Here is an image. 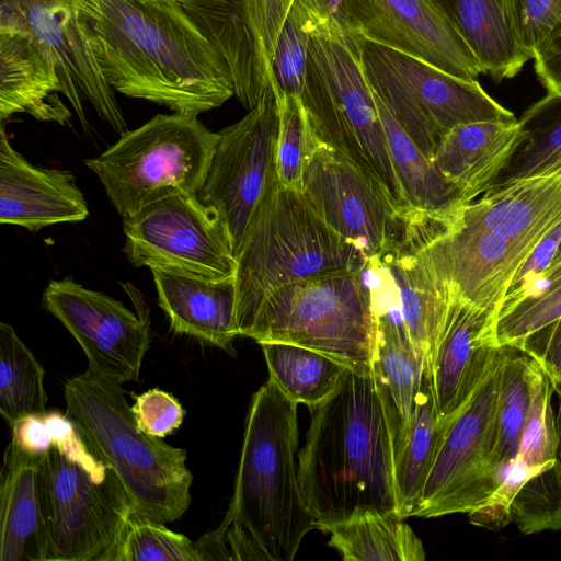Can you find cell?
I'll return each mask as SVG.
<instances>
[{
	"label": "cell",
	"mask_w": 561,
	"mask_h": 561,
	"mask_svg": "<svg viewBox=\"0 0 561 561\" xmlns=\"http://www.w3.org/2000/svg\"><path fill=\"white\" fill-rule=\"evenodd\" d=\"M70 1L114 91L197 115L234 95L228 67L179 0Z\"/></svg>",
	"instance_id": "cell-1"
},
{
	"label": "cell",
	"mask_w": 561,
	"mask_h": 561,
	"mask_svg": "<svg viewBox=\"0 0 561 561\" xmlns=\"http://www.w3.org/2000/svg\"><path fill=\"white\" fill-rule=\"evenodd\" d=\"M560 222L561 174L536 175L428 214V249L451 296L496 318L522 266Z\"/></svg>",
	"instance_id": "cell-2"
},
{
	"label": "cell",
	"mask_w": 561,
	"mask_h": 561,
	"mask_svg": "<svg viewBox=\"0 0 561 561\" xmlns=\"http://www.w3.org/2000/svg\"><path fill=\"white\" fill-rule=\"evenodd\" d=\"M309 410L299 484L317 529L365 512L399 516L392 438L371 371L347 368L336 390Z\"/></svg>",
	"instance_id": "cell-3"
},
{
	"label": "cell",
	"mask_w": 561,
	"mask_h": 561,
	"mask_svg": "<svg viewBox=\"0 0 561 561\" xmlns=\"http://www.w3.org/2000/svg\"><path fill=\"white\" fill-rule=\"evenodd\" d=\"M297 404L268 379L252 397L219 528L230 560L291 561L317 528L299 484Z\"/></svg>",
	"instance_id": "cell-4"
},
{
	"label": "cell",
	"mask_w": 561,
	"mask_h": 561,
	"mask_svg": "<svg viewBox=\"0 0 561 561\" xmlns=\"http://www.w3.org/2000/svg\"><path fill=\"white\" fill-rule=\"evenodd\" d=\"M64 398L66 415L88 449L119 478L136 513L161 523L184 515L193 483L187 453L138 426L121 383L87 369L65 382Z\"/></svg>",
	"instance_id": "cell-5"
},
{
	"label": "cell",
	"mask_w": 561,
	"mask_h": 561,
	"mask_svg": "<svg viewBox=\"0 0 561 561\" xmlns=\"http://www.w3.org/2000/svg\"><path fill=\"white\" fill-rule=\"evenodd\" d=\"M45 417L50 436L39 463L45 561H115L134 504L66 413L49 411Z\"/></svg>",
	"instance_id": "cell-6"
},
{
	"label": "cell",
	"mask_w": 561,
	"mask_h": 561,
	"mask_svg": "<svg viewBox=\"0 0 561 561\" xmlns=\"http://www.w3.org/2000/svg\"><path fill=\"white\" fill-rule=\"evenodd\" d=\"M236 259V323L241 336L274 289L368 264L364 252L332 229L301 191L277 180L259 203Z\"/></svg>",
	"instance_id": "cell-7"
},
{
	"label": "cell",
	"mask_w": 561,
	"mask_h": 561,
	"mask_svg": "<svg viewBox=\"0 0 561 561\" xmlns=\"http://www.w3.org/2000/svg\"><path fill=\"white\" fill-rule=\"evenodd\" d=\"M310 33L299 98L318 137L376 180L401 211L410 209L364 72L358 35L332 26Z\"/></svg>",
	"instance_id": "cell-8"
},
{
	"label": "cell",
	"mask_w": 561,
	"mask_h": 561,
	"mask_svg": "<svg viewBox=\"0 0 561 561\" xmlns=\"http://www.w3.org/2000/svg\"><path fill=\"white\" fill-rule=\"evenodd\" d=\"M376 317L367 266L280 286L265 298L243 336L320 352L370 373Z\"/></svg>",
	"instance_id": "cell-9"
},
{
	"label": "cell",
	"mask_w": 561,
	"mask_h": 561,
	"mask_svg": "<svg viewBox=\"0 0 561 561\" xmlns=\"http://www.w3.org/2000/svg\"><path fill=\"white\" fill-rule=\"evenodd\" d=\"M197 116L158 114L85 160L122 218L176 193L197 194L218 139Z\"/></svg>",
	"instance_id": "cell-10"
},
{
	"label": "cell",
	"mask_w": 561,
	"mask_h": 561,
	"mask_svg": "<svg viewBox=\"0 0 561 561\" xmlns=\"http://www.w3.org/2000/svg\"><path fill=\"white\" fill-rule=\"evenodd\" d=\"M358 41L373 94L430 161L456 126L517 119L478 80L456 77L359 35Z\"/></svg>",
	"instance_id": "cell-11"
},
{
	"label": "cell",
	"mask_w": 561,
	"mask_h": 561,
	"mask_svg": "<svg viewBox=\"0 0 561 561\" xmlns=\"http://www.w3.org/2000/svg\"><path fill=\"white\" fill-rule=\"evenodd\" d=\"M124 252L135 267L219 280L237 259L219 215L197 195L176 193L123 218Z\"/></svg>",
	"instance_id": "cell-12"
},
{
	"label": "cell",
	"mask_w": 561,
	"mask_h": 561,
	"mask_svg": "<svg viewBox=\"0 0 561 561\" xmlns=\"http://www.w3.org/2000/svg\"><path fill=\"white\" fill-rule=\"evenodd\" d=\"M278 108L273 90L237 123L218 131L211 160L197 192L213 208L230 237L234 255L275 171Z\"/></svg>",
	"instance_id": "cell-13"
},
{
	"label": "cell",
	"mask_w": 561,
	"mask_h": 561,
	"mask_svg": "<svg viewBox=\"0 0 561 561\" xmlns=\"http://www.w3.org/2000/svg\"><path fill=\"white\" fill-rule=\"evenodd\" d=\"M137 313L71 277L50 280L43 308L76 339L88 358V370L121 383L137 381L150 344L149 310L134 288L128 291Z\"/></svg>",
	"instance_id": "cell-14"
},
{
	"label": "cell",
	"mask_w": 561,
	"mask_h": 561,
	"mask_svg": "<svg viewBox=\"0 0 561 561\" xmlns=\"http://www.w3.org/2000/svg\"><path fill=\"white\" fill-rule=\"evenodd\" d=\"M0 32L27 36L51 61L58 71L62 94L84 130L88 121L82 96L116 133L129 130L114 89L89 46L82 16L70 0H1Z\"/></svg>",
	"instance_id": "cell-15"
},
{
	"label": "cell",
	"mask_w": 561,
	"mask_h": 561,
	"mask_svg": "<svg viewBox=\"0 0 561 561\" xmlns=\"http://www.w3.org/2000/svg\"><path fill=\"white\" fill-rule=\"evenodd\" d=\"M502 346L494 364L456 416L443 428L416 517L469 513L493 494L488 480Z\"/></svg>",
	"instance_id": "cell-16"
},
{
	"label": "cell",
	"mask_w": 561,
	"mask_h": 561,
	"mask_svg": "<svg viewBox=\"0 0 561 561\" xmlns=\"http://www.w3.org/2000/svg\"><path fill=\"white\" fill-rule=\"evenodd\" d=\"M301 192L320 217L355 243L368 262L382 256L402 232L405 211L376 180L323 142L308 162Z\"/></svg>",
	"instance_id": "cell-17"
},
{
	"label": "cell",
	"mask_w": 561,
	"mask_h": 561,
	"mask_svg": "<svg viewBox=\"0 0 561 561\" xmlns=\"http://www.w3.org/2000/svg\"><path fill=\"white\" fill-rule=\"evenodd\" d=\"M228 67L248 110L272 89L273 54L294 0H179Z\"/></svg>",
	"instance_id": "cell-18"
},
{
	"label": "cell",
	"mask_w": 561,
	"mask_h": 561,
	"mask_svg": "<svg viewBox=\"0 0 561 561\" xmlns=\"http://www.w3.org/2000/svg\"><path fill=\"white\" fill-rule=\"evenodd\" d=\"M348 27L368 41L456 77L478 80L482 73L437 0H351Z\"/></svg>",
	"instance_id": "cell-19"
},
{
	"label": "cell",
	"mask_w": 561,
	"mask_h": 561,
	"mask_svg": "<svg viewBox=\"0 0 561 561\" xmlns=\"http://www.w3.org/2000/svg\"><path fill=\"white\" fill-rule=\"evenodd\" d=\"M427 216L410 209L394 244L374 260L387 271L415 351L431 358L446 320L451 294L428 249Z\"/></svg>",
	"instance_id": "cell-20"
},
{
	"label": "cell",
	"mask_w": 561,
	"mask_h": 561,
	"mask_svg": "<svg viewBox=\"0 0 561 561\" xmlns=\"http://www.w3.org/2000/svg\"><path fill=\"white\" fill-rule=\"evenodd\" d=\"M495 314L451 296L448 313L428 359L440 428L463 408L500 354Z\"/></svg>",
	"instance_id": "cell-21"
},
{
	"label": "cell",
	"mask_w": 561,
	"mask_h": 561,
	"mask_svg": "<svg viewBox=\"0 0 561 561\" xmlns=\"http://www.w3.org/2000/svg\"><path fill=\"white\" fill-rule=\"evenodd\" d=\"M87 201L68 170L38 168L11 145L4 125L0 131V224L38 231L82 221Z\"/></svg>",
	"instance_id": "cell-22"
},
{
	"label": "cell",
	"mask_w": 561,
	"mask_h": 561,
	"mask_svg": "<svg viewBox=\"0 0 561 561\" xmlns=\"http://www.w3.org/2000/svg\"><path fill=\"white\" fill-rule=\"evenodd\" d=\"M524 138L518 119L463 124L444 135L431 161L467 204L493 186Z\"/></svg>",
	"instance_id": "cell-23"
},
{
	"label": "cell",
	"mask_w": 561,
	"mask_h": 561,
	"mask_svg": "<svg viewBox=\"0 0 561 561\" xmlns=\"http://www.w3.org/2000/svg\"><path fill=\"white\" fill-rule=\"evenodd\" d=\"M158 304L171 329L236 355L234 276L208 280L151 270Z\"/></svg>",
	"instance_id": "cell-24"
},
{
	"label": "cell",
	"mask_w": 561,
	"mask_h": 561,
	"mask_svg": "<svg viewBox=\"0 0 561 561\" xmlns=\"http://www.w3.org/2000/svg\"><path fill=\"white\" fill-rule=\"evenodd\" d=\"M376 317L371 377L381 399L393 451L414 413L424 358L415 351L402 321L397 297L381 304L373 294Z\"/></svg>",
	"instance_id": "cell-25"
},
{
	"label": "cell",
	"mask_w": 561,
	"mask_h": 561,
	"mask_svg": "<svg viewBox=\"0 0 561 561\" xmlns=\"http://www.w3.org/2000/svg\"><path fill=\"white\" fill-rule=\"evenodd\" d=\"M41 458L7 446L0 485V561H45Z\"/></svg>",
	"instance_id": "cell-26"
},
{
	"label": "cell",
	"mask_w": 561,
	"mask_h": 561,
	"mask_svg": "<svg viewBox=\"0 0 561 561\" xmlns=\"http://www.w3.org/2000/svg\"><path fill=\"white\" fill-rule=\"evenodd\" d=\"M56 67L25 35L0 32V119L26 113L43 122L69 125ZM64 95V94H62Z\"/></svg>",
	"instance_id": "cell-27"
},
{
	"label": "cell",
	"mask_w": 561,
	"mask_h": 561,
	"mask_svg": "<svg viewBox=\"0 0 561 561\" xmlns=\"http://www.w3.org/2000/svg\"><path fill=\"white\" fill-rule=\"evenodd\" d=\"M543 371L523 351L502 346L499 398L488 480L493 494L504 482L518 453L526 420Z\"/></svg>",
	"instance_id": "cell-28"
},
{
	"label": "cell",
	"mask_w": 561,
	"mask_h": 561,
	"mask_svg": "<svg viewBox=\"0 0 561 561\" xmlns=\"http://www.w3.org/2000/svg\"><path fill=\"white\" fill-rule=\"evenodd\" d=\"M466 42L482 73L515 77L530 60L512 26L505 0H437Z\"/></svg>",
	"instance_id": "cell-29"
},
{
	"label": "cell",
	"mask_w": 561,
	"mask_h": 561,
	"mask_svg": "<svg viewBox=\"0 0 561 561\" xmlns=\"http://www.w3.org/2000/svg\"><path fill=\"white\" fill-rule=\"evenodd\" d=\"M442 435L428 359L424 360L413 416L393 451V478L401 518L415 516Z\"/></svg>",
	"instance_id": "cell-30"
},
{
	"label": "cell",
	"mask_w": 561,
	"mask_h": 561,
	"mask_svg": "<svg viewBox=\"0 0 561 561\" xmlns=\"http://www.w3.org/2000/svg\"><path fill=\"white\" fill-rule=\"evenodd\" d=\"M374 98L407 205L411 209L430 214H449L463 205L457 188L438 173L388 110Z\"/></svg>",
	"instance_id": "cell-31"
},
{
	"label": "cell",
	"mask_w": 561,
	"mask_h": 561,
	"mask_svg": "<svg viewBox=\"0 0 561 561\" xmlns=\"http://www.w3.org/2000/svg\"><path fill=\"white\" fill-rule=\"evenodd\" d=\"M328 545L347 561H423L424 547L397 515L365 512L330 526Z\"/></svg>",
	"instance_id": "cell-32"
},
{
	"label": "cell",
	"mask_w": 561,
	"mask_h": 561,
	"mask_svg": "<svg viewBox=\"0 0 561 561\" xmlns=\"http://www.w3.org/2000/svg\"><path fill=\"white\" fill-rule=\"evenodd\" d=\"M270 379L296 403H321L340 386L348 368L314 350L284 342L261 343Z\"/></svg>",
	"instance_id": "cell-33"
},
{
	"label": "cell",
	"mask_w": 561,
	"mask_h": 561,
	"mask_svg": "<svg viewBox=\"0 0 561 561\" xmlns=\"http://www.w3.org/2000/svg\"><path fill=\"white\" fill-rule=\"evenodd\" d=\"M45 370L14 328L0 323V412L11 427L46 411Z\"/></svg>",
	"instance_id": "cell-34"
},
{
	"label": "cell",
	"mask_w": 561,
	"mask_h": 561,
	"mask_svg": "<svg viewBox=\"0 0 561 561\" xmlns=\"http://www.w3.org/2000/svg\"><path fill=\"white\" fill-rule=\"evenodd\" d=\"M518 121L525 138L491 188L561 169V95L547 93Z\"/></svg>",
	"instance_id": "cell-35"
},
{
	"label": "cell",
	"mask_w": 561,
	"mask_h": 561,
	"mask_svg": "<svg viewBox=\"0 0 561 561\" xmlns=\"http://www.w3.org/2000/svg\"><path fill=\"white\" fill-rule=\"evenodd\" d=\"M274 95L278 108L276 178L284 186L301 191L305 170L322 141L299 96Z\"/></svg>",
	"instance_id": "cell-36"
},
{
	"label": "cell",
	"mask_w": 561,
	"mask_h": 561,
	"mask_svg": "<svg viewBox=\"0 0 561 561\" xmlns=\"http://www.w3.org/2000/svg\"><path fill=\"white\" fill-rule=\"evenodd\" d=\"M510 515L525 535L561 529V442L553 461L518 486L510 503Z\"/></svg>",
	"instance_id": "cell-37"
},
{
	"label": "cell",
	"mask_w": 561,
	"mask_h": 561,
	"mask_svg": "<svg viewBox=\"0 0 561 561\" xmlns=\"http://www.w3.org/2000/svg\"><path fill=\"white\" fill-rule=\"evenodd\" d=\"M549 283L535 296L500 312L494 321V334L500 346H516L529 334L561 317V253L542 271Z\"/></svg>",
	"instance_id": "cell-38"
},
{
	"label": "cell",
	"mask_w": 561,
	"mask_h": 561,
	"mask_svg": "<svg viewBox=\"0 0 561 561\" xmlns=\"http://www.w3.org/2000/svg\"><path fill=\"white\" fill-rule=\"evenodd\" d=\"M163 524L134 512L115 561H202L195 542Z\"/></svg>",
	"instance_id": "cell-39"
},
{
	"label": "cell",
	"mask_w": 561,
	"mask_h": 561,
	"mask_svg": "<svg viewBox=\"0 0 561 561\" xmlns=\"http://www.w3.org/2000/svg\"><path fill=\"white\" fill-rule=\"evenodd\" d=\"M311 33L290 8L277 39L271 67V87L276 95L300 96L309 57Z\"/></svg>",
	"instance_id": "cell-40"
},
{
	"label": "cell",
	"mask_w": 561,
	"mask_h": 561,
	"mask_svg": "<svg viewBox=\"0 0 561 561\" xmlns=\"http://www.w3.org/2000/svg\"><path fill=\"white\" fill-rule=\"evenodd\" d=\"M517 41L528 56L561 27V0H505Z\"/></svg>",
	"instance_id": "cell-41"
},
{
	"label": "cell",
	"mask_w": 561,
	"mask_h": 561,
	"mask_svg": "<svg viewBox=\"0 0 561 561\" xmlns=\"http://www.w3.org/2000/svg\"><path fill=\"white\" fill-rule=\"evenodd\" d=\"M138 426L147 434L163 438L183 422L185 412L170 393L151 389L136 398L131 407Z\"/></svg>",
	"instance_id": "cell-42"
},
{
	"label": "cell",
	"mask_w": 561,
	"mask_h": 561,
	"mask_svg": "<svg viewBox=\"0 0 561 561\" xmlns=\"http://www.w3.org/2000/svg\"><path fill=\"white\" fill-rule=\"evenodd\" d=\"M535 359L561 397V317L514 346Z\"/></svg>",
	"instance_id": "cell-43"
},
{
	"label": "cell",
	"mask_w": 561,
	"mask_h": 561,
	"mask_svg": "<svg viewBox=\"0 0 561 561\" xmlns=\"http://www.w3.org/2000/svg\"><path fill=\"white\" fill-rule=\"evenodd\" d=\"M350 3L351 0H294L291 8L302 19L309 32L319 26H332L351 32Z\"/></svg>",
	"instance_id": "cell-44"
},
{
	"label": "cell",
	"mask_w": 561,
	"mask_h": 561,
	"mask_svg": "<svg viewBox=\"0 0 561 561\" xmlns=\"http://www.w3.org/2000/svg\"><path fill=\"white\" fill-rule=\"evenodd\" d=\"M533 59L547 92L561 95V27L536 50Z\"/></svg>",
	"instance_id": "cell-45"
},
{
	"label": "cell",
	"mask_w": 561,
	"mask_h": 561,
	"mask_svg": "<svg viewBox=\"0 0 561 561\" xmlns=\"http://www.w3.org/2000/svg\"><path fill=\"white\" fill-rule=\"evenodd\" d=\"M561 243V222L549 232L540 244L530 254L514 278L510 289H513L528 279L541 273L552 262L557 255ZM507 293V291H506Z\"/></svg>",
	"instance_id": "cell-46"
},
{
	"label": "cell",
	"mask_w": 561,
	"mask_h": 561,
	"mask_svg": "<svg viewBox=\"0 0 561 561\" xmlns=\"http://www.w3.org/2000/svg\"><path fill=\"white\" fill-rule=\"evenodd\" d=\"M561 252V243L559 245V249H558V252L557 253H560Z\"/></svg>",
	"instance_id": "cell-47"
}]
</instances>
